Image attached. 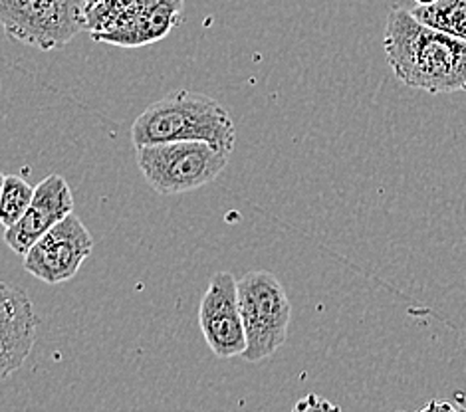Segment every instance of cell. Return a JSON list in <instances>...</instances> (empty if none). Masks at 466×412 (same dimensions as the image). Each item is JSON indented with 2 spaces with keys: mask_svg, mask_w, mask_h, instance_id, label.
I'll list each match as a JSON object with an SVG mask.
<instances>
[{
  "mask_svg": "<svg viewBox=\"0 0 466 412\" xmlns=\"http://www.w3.org/2000/svg\"><path fill=\"white\" fill-rule=\"evenodd\" d=\"M185 0H155V3L143 10L124 26L104 32L92 40L112 44L117 48H139L159 42L169 32L181 25Z\"/></svg>",
  "mask_w": 466,
  "mask_h": 412,
  "instance_id": "cell-10",
  "label": "cell"
},
{
  "mask_svg": "<svg viewBox=\"0 0 466 412\" xmlns=\"http://www.w3.org/2000/svg\"><path fill=\"white\" fill-rule=\"evenodd\" d=\"M238 306L247 336L242 359L260 363L279 351L288 339L292 306L279 277L266 270H252L237 282Z\"/></svg>",
  "mask_w": 466,
  "mask_h": 412,
  "instance_id": "cell-4",
  "label": "cell"
},
{
  "mask_svg": "<svg viewBox=\"0 0 466 412\" xmlns=\"http://www.w3.org/2000/svg\"><path fill=\"white\" fill-rule=\"evenodd\" d=\"M131 141L136 149L153 143L205 141L230 155L237 143V127L217 99L177 90L141 111L131 126Z\"/></svg>",
  "mask_w": 466,
  "mask_h": 412,
  "instance_id": "cell-2",
  "label": "cell"
},
{
  "mask_svg": "<svg viewBox=\"0 0 466 412\" xmlns=\"http://www.w3.org/2000/svg\"><path fill=\"white\" fill-rule=\"evenodd\" d=\"M74 195L62 175H48L35 186V196L26 213L10 228H5L3 240L15 254L25 256L28 248L60 220L74 213Z\"/></svg>",
  "mask_w": 466,
  "mask_h": 412,
  "instance_id": "cell-8",
  "label": "cell"
},
{
  "mask_svg": "<svg viewBox=\"0 0 466 412\" xmlns=\"http://www.w3.org/2000/svg\"><path fill=\"white\" fill-rule=\"evenodd\" d=\"M383 48L401 84L431 95L466 92V42L420 25L409 8L390 10Z\"/></svg>",
  "mask_w": 466,
  "mask_h": 412,
  "instance_id": "cell-1",
  "label": "cell"
},
{
  "mask_svg": "<svg viewBox=\"0 0 466 412\" xmlns=\"http://www.w3.org/2000/svg\"><path fill=\"white\" fill-rule=\"evenodd\" d=\"M0 26L8 38L50 52L86 28L84 0H0Z\"/></svg>",
  "mask_w": 466,
  "mask_h": 412,
  "instance_id": "cell-5",
  "label": "cell"
},
{
  "mask_svg": "<svg viewBox=\"0 0 466 412\" xmlns=\"http://www.w3.org/2000/svg\"><path fill=\"white\" fill-rule=\"evenodd\" d=\"M198 326L203 337L218 359L242 357L247 349L237 277L230 272H217L210 277L198 307Z\"/></svg>",
  "mask_w": 466,
  "mask_h": 412,
  "instance_id": "cell-7",
  "label": "cell"
},
{
  "mask_svg": "<svg viewBox=\"0 0 466 412\" xmlns=\"http://www.w3.org/2000/svg\"><path fill=\"white\" fill-rule=\"evenodd\" d=\"M292 412H341V408L318 395H308L298 400Z\"/></svg>",
  "mask_w": 466,
  "mask_h": 412,
  "instance_id": "cell-14",
  "label": "cell"
},
{
  "mask_svg": "<svg viewBox=\"0 0 466 412\" xmlns=\"http://www.w3.org/2000/svg\"><path fill=\"white\" fill-rule=\"evenodd\" d=\"M459 412H466V408H461V410H459Z\"/></svg>",
  "mask_w": 466,
  "mask_h": 412,
  "instance_id": "cell-20",
  "label": "cell"
},
{
  "mask_svg": "<svg viewBox=\"0 0 466 412\" xmlns=\"http://www.w3.org/2000/svg\"><path fill=\"white\" fill-rule=\"evenodd\" d=\"M84 3H86V13H87V10H92L94 6H97V5H102V3H104V0H84Z\"/></svg>",
  "mask_w": 466,
  "mask_h": 412,
  "instance_id": "cell-17",
  "label": "cell"
},
{
  "mask_svg": "<svg viewBox=\"0 0 466 412\" xmlns=\"http://www.w3.org/2000/svg\"><path fill=\"white\" fill-rule=\"evenodd\" d=\"M415 3H417L419 6H429V5H435L437 0H415Z\"/></svg>",
  "mask_w": 466,
  "mask_h": 412,
  "instance_id": "cell-18",
  "label": "cell"
},
{
  "mask_svg": "<svg viewBox=\"0 0 466 412\" xmlns=\"http://www.w3.org/2000/svg\"><path fill=\"white\" fill-rule=\"evenodd\" d=\"M419 412H459L451 403H442V400H431V403Z\"/></svg>",
  "mask_w": 466,
  "mask_h": 412,
  "instance_id": "cell-15",
  "label": "cell"
},
{
  "mask_svg": "<svg viewBox=\"0 0 466 412\" xmlns=\"http://www.w3.org/2000/svg\"><path fill=\"white\" fill-rule=\"evenodd\" d=\"M38 317L30 297L18 287L0 304V381L16 373L36 343Z\"/></svg>",
  "mask_w": 466,
  "mask_h": 412,
  "instance_id": "cell-9",
  "label": "cell"
},
{
  "mask_svg": "<svg viewBox=\"0 0 466 412\" xmlns=\"http://www.w3.org/2000/svg\"><path fill=\"white\" fill-rule=\"evenodd\" d=\"M230 155L205 141H169L143 145L136 161L143 179L163 196L197 191L227 169Z\"/></svg>",
  "mask_w": 466,
  "mask_h": 412,
  "instance_id": "cell-3",
  "label": "cell"
},
{
  "mask_svg": "<svg viewBox=\"0 0 466 412\" xmlns=\"http://www.w3.org/2000/svg\"><path fill=\"white\" fill-rule=\"evenodd\" d=\"M5 173H0V193H3V185H5Z\"/></svg>",
  "mask_w": 466,
  "mask_h": 412,
  "instance_id": "cell-19",
  "label": "cell"
},
{
  "mask_svg": "<svg viewBox=\"0 0 466 412\" xmlns=\"http://www.w3.org/2000/svg\"><path fill=\"white\" fill-rule=\"evenodd\" d=\"M92 252L94 236L72 213L32 244L25 254V270L44 284L58 286L72 280Z\"/></svg>",
  "mask_w": 466,
  "mask_h": 412,
  "instance_id": "cell-6",
  "label": "cell"
},
{
  "mask_svg": "<svg viewBox=\"0 0 466 412\" xmlns=\"http://www.w3.org/2000/svg\"><path fill=\"white\" fill-rule=\"evenodd\" d=\"M10 292H13V286L0 282V304H3L5 299L10 296Z\"/></svg>",
  "mask_w": 466,
  "mask_h": 412,
  "instance_id": "cell-16",
  "label": "cell"
},
{
  "mask_svg": "<svg viewBox=\"0 0 466 412\" xmlns=\"http://www.w3.org/2000/svg\"><path fill=\"white\" fill-rule=\"evenodd\" d=\"M420 25L466 42V0H437L435 5L410 8Z\"/></svg>",
  "mask_w": 466,
  "mask_h": 412,
  "instance_id": "cell-11",
  "label": "cell"
},
{
  "mask_svg": "<svg viewBox=\"0 0 466 412\" xmlns=\"http://www.w3.org/2000/svg\"><path fill=\"white\" fill-rule=\"evenodd\" d=\"M35 196V186L18 175H6L3 193H0V225L10 228L26 213Z\"/></svg>",
  "mask_w": 466,
  "mask_h": 412,
  "instance_id": "cell-13",
  "label": "cell"
},
{
  "mask_svg": "<svg viewBox=\"0 0 466 412\" xmlns=\"http://www.w3.org/2000/svg\"><path fill=\"white\" fill-rule=\"evenodd\" d=\"M153 3L155 0H104L102 5L86 13V30H90L92 38H96L104 32L124 26Z\"/></svg>",
  "mask_w": 466,
  "mask_h": 412,
  "instance_id": "cell-12",
  "label": "cell"
}]
</instances>
